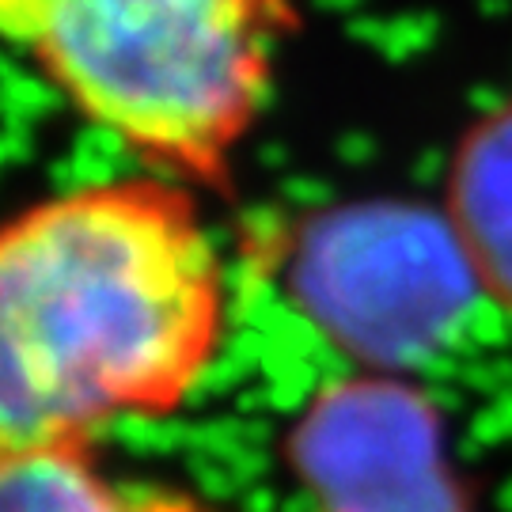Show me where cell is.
I'll use <instances>...</instances> for the list:
<instances>
[{
	"mask_svg": "<svg viewBox=\"0 0 512 512\" xmlns=\"http://www.w3.org/2000/svg\"><path fill=\"white\" fill-rule=\"evenodd\" d=\"M19 73H23V65L16 61V54H12V50H0V88L12 84Z\"/></svg>",
	"mask_w": 512,
	"mask_h": 512,
	"instance_id": "obj_8",
	"label": "cell"
},
{
	"mask_svg": "<svg viewBox=\"0 0 512 512\" xmlns=\"http://www.w3.org/2000/svg\"><path fill=\"white\" fill-rule=\"evenodd\" d=\"M50 0H0V38L16 46V54H35L46 27Z\"/></svg>",
	"mask_w": 512,
	"mask_h": 512,
	"instance_id": "obj_7",
	"label": "cell"
},
{
	"mask_svg": "<svg viewBox=\"0 0 512 512\" xmlns=\"http://www.w3.org/2000/svg\"><path fill=\"white\" fill-rule=\"evenodd\" d=\"M289 0H50L38 54L76 107L205 167L270 103Z\"/></svg>",
	"mask_w": 512,
	"mask_h": 512,
	"instance_id": "obj_2",
	"label": "cell"
},
{
	"mask_svg": "<svg viewBox=\"0 0 512 512\" xmlns=\"http://www.w3.org/2000/svg\"><path fill=\"white\" fill-rule=\"evenodd\" d=\"M444 217L471 262L478 293L512 319V99L459 137Z\"/></svg>",
	"mask_w": 512,
	"mask_h": 512,
	"instance_id": "obj_5",
	"label": "cell"
},
{
	"mask_svg": "<svg viewBox=\"0 0 512 512\" xmlns=\"http://www.w3.org/2000/svg\"><path fill=\"white\" fill-rule=\"evenodd\" d=\"M285 281L323 346L387 376L429 365L482 296L444 209L418 202L323 205L285 243Z\"/></svg>",
	"mask_w": 512,
	"mask_h": 512,
	"instance_id": "obj_3",
	"label": "cell"
},
{
	"mask_svg": "<svg viewBox=\"0 0 512 512\" xmlns=\"http://www.w3.org/2000/svg\"><path fill=\"white\" fill-rule=\"evenodd\" d=\"M0 512H202L164 490H122L95 471L84 444L0 452Z\"/></svg>",
	"mask_w": 512,
	"mask_h": 512,
	"instance_id": "obj_6",
	"label": "cell"
},
{
	"mask_svg": "<svg viewBox=\"0 0 512 512\" xmlns=\"http://www.w3.org/2000/svg\"><path fill=\"white\" fill-rule=\"evenodd\" d=\"M213 236L164 190L54 198L0 232V452L167 414L224 338Z\"/></svg>",
	"mask_w": 512,
	"mask_h": 512,
	"instance_id": "obj_1",
	"label": "cell"
},
{
	"mask_svg": "<svg viewBox=\"0 0 512 512\" xmlns=\"http://www.w3.org/2000/svg\"><path fill=\"white\" fill-rule=\"evenodd\" d=\"M289 463L319 512H471L437 403L406 376L315 387L289 433Z\"/></svg>",
	"mask_w": 512,
	"mask_h": 512,
	"instance_id": "obj_4",
	"label": "cell"
}]
</instances>
